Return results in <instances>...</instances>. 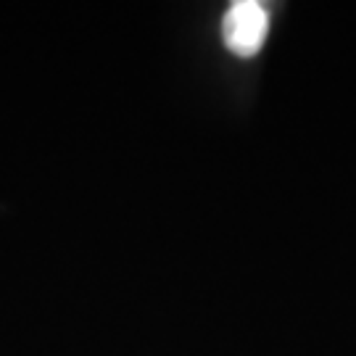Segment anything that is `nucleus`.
<instances>
[{"mask_svg": "<svg viewBox=\"0 0 356 356\" xmlns=\"http://www.w3.org/2000/svg\"><path fill=\"white\" fill-rule=\"evenodd\" d=\"M269 32V11L256 0L232 3L222 22L225 45L235 56H254L264 45Z\"/></svg>", "mask_w": 356, "mask_h": 356, "instance_id": "1", "label": "nucleus"}]
</instances>
